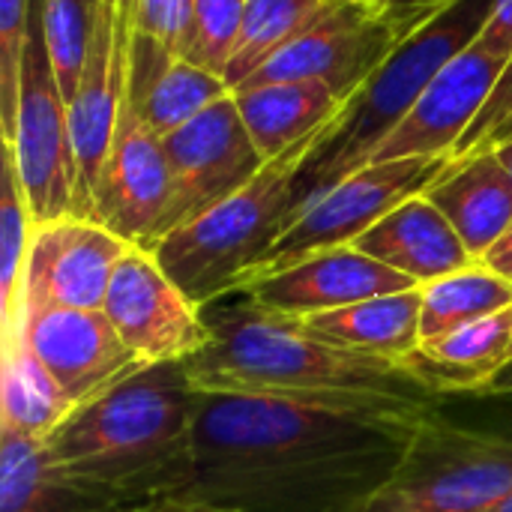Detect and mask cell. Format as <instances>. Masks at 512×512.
Instances as JSON below:
<instances>
[{
    "label": "cell",
    "mask_w": 512,
    "mask_h": 512,
    "mask_svg": "<svg viewBox=\"0 0 512 512\" xmlns=\"http://www.w3.org/2000/svg\"><path fill=\"white\" fill-rule=\"evenodd\" d=\"M102 312L147 363H186L210 345L204 306L162 270L150 249L132 246L114 267Z\"/></svg>",
    "instance_id": "obj_11"
},
{
    "label": "cell",
    "mask_w": 512,
    "mask_h": 512,
    "mask_svg": "<svg viewBox=\"0 0 512 512\" xmlns=\"http://www.w3.org/2000/svg\"><path fill=\"white\" fill-rule=\"evenodd\" d=\"M489 393H498V396H512V363L495 378V384L489 387Z\"/></svg>",
    "instance_id": "obj_37"
},
{
    "label": "cell",
    "mask_w": 512,
    "mask_h": 512,
    "mask_svg": "<svg viewBox=\"0 0 512 512\" xmlns=\"http://www.w3.org/2000/svg\"><path fill=\"white\" fill-rule=\"evenodd\" d=\"M420 342L444 336L471 321L498 315L512 306V282L492 273L486 264H471L438 282L420 288Z\"/></svg>",
    "instance_id": "obj_25"
},
{
    "label": "cell",
    "mask_w": 512,
    "mask_h": 512,
    "mask_svg": "<svg viewBox=\"0 0 512 512\" xmlns=\"http://www.w3.org/2000/svg\"><path fill=\"white\" fill-rule=\"evenodd\" d=\"M30 207L33 225L75 216V156L69 132V102L57 84L45 27L42 0H33L21 63V90L15 132L3 141Z\"/></svg>",
    "instance_id": "obj_9"
},
{
    "label": "cell",
    "mask_w": 512,
    "mask_h": 512,
    "mask_svg": "<svg viewBox=\"0 0 512 512\" xmlns=\"http://www.w3.org/2000/svg\"><path fill=\"white\" fill-rule=\"evenodd\" d=\"M243 9L246 0H195L177 57L210 75L225 78L240 39Z\"/></svg>",
    "instance_id": "obj_28"
},
{
    "label": "cell",
    "mask_w": 512,
    "mask_h": 512,
    "mask_svg": "<svg viewBox=\"0 0 512 512\" xmlns=\"http://www.w3.org/2000/svg\"><path fill=\"white\" fill-rule=\"evenodd\" d=\"M336 123L339 114L315 135L270 159L243 189L165 234L150 249L192 303L210 306L243 288L249 273L303 210L300 168Z\"/></svg>",
    "instance_id": "obj_4"
},
{
    "label": "cell",
    "mask_w": 512,
    "mask_h": 512,
    "mask_svg": "<svg viewBox=\"0 0 512 512\" xmlns=\"http://www.w3.org/2000/svg\"><path fill=\"white\" fill-rule=\"evenodd\" d=\"M435 405L198 393L180 495L246 512H357L396 471Z\"/></svg>",
    "instance_id": "obj_1"
},
{
    "label": "cell",
    "mask_w": 512,
    "mask_h": 512,
    "mask_svg": "<svg viewBox=\"0 0 512 512\" xmlns=\"http://www.w3.org/2000/svg\"><path fill=\"white\" fill-rule=\"evenodd\" d=\"M450 165L453 156H411L357 168L303 204L288 231L273 243L243 285L279 273L315 252L354 246L402 201L423 195Z\"/></svg>",
    "instance_id": "obj_8"
},
{
    "label": "cell",
    "mask_w": 512,
    "mask_h": 512,
    "mask_svg": "<svg viewBox=\"0 0 512 512\" xmlns=\"http://www.w3.org/2000/svg\"><path fill=\"white\" fill-rule=\"evenodd\" d=\"M105 512H246L231 504H219V501H207V498H195V495H162L153 501H141V504H129V507H114Z\"/></svg>",
    "instance_id": "obj_34"
},
{
    "label": "cell",
    "mask_w": 512,
    "mask_h": 512,
    "mask_svg": "<svg viewBox=\"0 0 512 512\" xmlns=\"http://www.w3.org/2000/svg\"><path fill=\"white\" fill-rule=\"evenodd\" d=\"M363 3H369L375 9H393L396 6V0H363Z\"/></svg>",
    "instance_id": "obj_40"
},
{
    "label": "cell",
    "mask_w": 512,
    "mask_h": 512,
    "mask_svg": "<svg viewBox=\"0 0 512 512\" xmlns=\"http://www.w3.org/2000/svg\"><path fill=\"white\" fill-rule=\"evenodd\" d=\"M33 216L24 201L15 162L3 147V177H0V327L3 333L15 324L18 288L33 240Z\"/></svg>",
    "instance_id": "obj_27"
},
{
    "label": "cell",
    "mask_w": 512,
    "mask_h": 512,
    "mask_svg": "<svg viewBox=\"0 0 512 512\" xmlns=\"http://www.w3.org/2000/svg\"><path fill=\"white\" fill-rule=\"evenodd\" d=\"M399 363L432 396L489 393L495 378L512 363V306L420 342Z\"/></svg>",
    "instance_id": "obj_19"
},
{
    "label": "cell",
    "mask_w": 512,
    "mask_h": 512,
    "mask_svg": "<svg viewBox=\"0 0 512 512\" xmlns=\"http://www.w3.org/2000/svg\"><path fill=\"white\" fill-rule=\"evenodd\" d=\"M510 495L512 435L450 426L432 414L357 512H486Z\"/></svg>",
    "instance_id": "obj_6"
},
{
    "label": "cell",
    "mask_w": 512,
    "mask_h": 512,
    "mask_svg": "<svg viewBox=\"0 0 512 512\" xmlns=\"http://www.w3.org/2000/svg\"><path fill=\"white\" fill-rule=\"evenodd\" d=\"M192 6L195 0H138L135 24L177 54L180 39L192 18Z\"/></svg>",
    "instance_id": "obj_31"
},
{
    "label": "cell",
    "mask_w": 512,
    "mask_h": 512,
    "mask_svg": "<svg viewBox=\"0 0 512 512\" xmlns=\"http://www.w3.org/2000/svg\"><path fill=\"white\" fill-rule=\"evenodd\" d=\"M512 141V114H507L483 141H480V147H498V144H507ZM480 147H474V150H480Z\"/></svg>",
    "instance_id": "obj_36"
},
{
    "label": "cell",
    "mask_w": 512,
    "mask_h": 512,
    "mask_svg": "<svg viewBox=\"0 0 512 512\" xmlns=\"http://www.w3.org/2000/svg\"><path fill=\"white\" fill-rule=\"evenodd\" d=\"M126 90L144 123L159 138L231 93L225 78L186 63L159 39L147 36L138 24L132 27L126 54Z\"/></svg>",
    "instance_id": "obj_17"
},
{
    "label": "cell",
    "mask_w": 512,
    "mask_h": 512,
    "mask_svg": "<svg viewBox=\"0 0 512 512\" xmlns=\"http://www.w3.org/2000/svg\"><path fill=\"white\" fill-rule=\"evenodd\" d=\"M162 147L171 171L162 237L243 189L267 165L240 117L234 93L168 132Z\"/></svg>",
    "instance_id": "obj_10"
},
{
    "label": "cell",
    "mask_w": 512,
    "mask_h": 512,
    "mask_svg": "<svg viewBox=\"0 0 512 512\" xmlns=\"http://www.w3.org/2000/svg\"><path fill=\"white\" fill-rule=\"evenodd\" d=\"M447 3L453 0L375 9L363 0H324L318 18L279 48L240 90L318 78L339 96L351 99L387 63V57Z\"/></svg>",
    "instance_id": "obj_7"
},
{
    "label": "cell",
    "mask_w": 512,
    "mask_h": 512,
    "mask_svg": "<svg viewBox=\"0 0 512 512\" xmlns=\"http://www.w3.org/2000/svg\"><path fill=\"white\" fill-rule=\"evenodd\" d=\"M507 63V57L489 54L477 42L468 45L432 78L408 114L384 135L366 165L411 156H453L492 99Z\"/></svg>",
    "instance_id": "obj_14"
},
{
    "label": "cell",
    "mask_w": 512,
    "mask_h": 512,
    "mask_svg": "<svg viewBox=\"0 0 512 512\" xmlns=\"http://www.w3.org/2000/svg\"><path fill=\"white\" fill-rule=\"evenodd\" d=\"M480 261L512 228V171L492 147L471 150L423 192Z\"/></svg>",
    "instance_id": "obj_20"
},
{
    "label": "cell",
    "mask_w": 512,
    "mask_h": 512,
    "mask_svg": "<svg viewBox=\"0 0 512 512\" xmlns=\"http://www.w3.org/2000/svg\"><path fill=\"white\" fill-rule=\"evenodd\" d=\"M492 150L498 153V159H501V162H504V165L512 171V141H507V144H498V147H492Z\"/></svg>",
    "instance_id": "obj_38"
},
{
    "label": "cell",
    "mask_w": 512,
    "mask_h": 512,
    "mask_svg": "<svg viewBox=\"0 0 512 512\" xmlns=\"http://www.w3.org/2000/svg\"><path fill=\"white\" fill-rule=\"evenodd\" d=\"M12 330H21L75 405L96 399L147 366L102 309H48L21 318Z\"/></svg>",
    "instance_id": "obj_15"
},
{
    "label": "cell",
    "mask_w": 512,
    "mask_h": 512,
    "mask_svg": "<svg viewBox=\"0 0 512 512\" xmlns=\"http://www.w3.org/2000/svg\"><path fill=\"white\" fill-rule=\"evenodd\" d=\"M480 264H486L492 273H498L507 282H512V228L480 258Z\"/></svg>",
    "instance_id": "obj_35"
},
{
    "label": "cell",
    "mask_w": 512,
    "mask_h": 512,
    "mask_svg": "<svg viewBox=\"0 0 512 512\" xmlns=\"http://www.w3.org/2000/svg\"><path fill=\"white\" fill-rule=\"evenodd\" d=\"M96 3L99 0H42L45 42H48L51 66H54V75L66 102H72L81 72H84Z\"/></svg>",
    "instance_id": "obj_29"
},
{
    "label": "cell",
    "mask_w": 512,
    "mask_h": 512,
    "mask_svg": "<svg viewBox=\"0 0 512 512\" xmlns=\"http://www.w3.org/2000/svg\"><path fill=\"white\" fill-rule=\"evenodd\" d=\"M354 249L408 276L420 288L477 264L450 219L426 195L402 201L393 213L372 225Z\"/></svg>",
    "instance_id": "obj_18"
},
{
    "label": "cell",
    "mask_w": 512,
    "mask_h": 512,
    "mask_svg": "<svg viewBox=\"0 0 512 512\" xmlns=\"http://www.w3.org/2000/svg\"><path fill=\"white\" fill-rule=\"evenodd\" d=\"M507 114H512V57L510 63H507V69H504V75H501V81H498V87H495V93H492V99L486 102V108L480 111V117L474 120V126H471L468 135L462 138V144L456 147L453 159H462V156H468L474 147H480V141H483Z\"/></svg>",
    "instance_id": "obj_32"
},
{
    "label": "cell",
    "mask_w": 512,
    "mask_h": 512,
    "mask_svg": "<svg viewBox=\"0 0 512 512\" xmlns=\"http://www.w3.org/2000/svg\"><path fill=\"white\" fill-rule=\"evenodd\" d=\"M129 249L126 240L93 219L69 216L36 225L21 273L15 324L48 309H102L111 273Z\"/></svg>",
    "instance_id": "obj_13"
},
{
    "label": "cell",
    "mask_w": 512,
    "mask_h": 512,
    "mask_svg": "<svg viewBox=\"0 0 512 512\" xmlns=\"http://www.w3.org/2000/svg\"><path fill=\"white\" fill-rule=\"evenodd\" d=\"M495 0H453L417 27L354 93L339 123L300 168L303 204L369 162L384 135L408 114L432 78L477 42Z\"/></svg>",
    "instance_id": "obj_5"
},
{
    "label": "cell",
    "mask_w": 512,
    "mask_h": 512,
    "mask_svg": "<svg viewBox=\"0 0 512 512\" xmlns=\"http://www.w3.org/2000/svg\"><path fill=\"white\" fill-rule=\"evenodd\" d=\"M486 512H512V495L510 498H504L501 504H495V507H489Z\"/></svg>",
    "instance_id": "obj_39"
},
{
    "label": "cell",
    "mask_w": 512,
    "mask_h": 512,
    "mask_svg": "<svg viewBox=\"0 0 512 512\" xmlns=\"http://www.w3.org/2000/svg\"><path fill=\"white\" fill-rule=\"evenodd\" d=\"M411 288L420 285L354 246H339L315 252L279 273L261 276L243 285L240 291L270 312L312 318L321 312L345 309L372 297H387Z\"/></svg>",
    "instance_id": "obj_16"
},
{
    "label": "cell",
    "mask_w": 512,
    "mask_h": 512,
    "mask_svg": "<svg viewBox=\"0 0 512 512\" xmlns=\"http://www.w3.org/2000/svg\"><path fill=\"white\" fill-rule=\"evenodd\" d=\"M195 414L186 363H153L78 405L45 456L54 477L99 510L180 495L192 477Z\"/></svg>",
    "instance_id": "obj_2"
},
{
    "label": "cell",
    "mask_w": 512,
    "mask_h": 512,
    "mask_svg": "<svg viewBox=\"0 0 512 512\" xmlns=\"http://www.w3.org/2000/svg\"><path fill=\"white\" fill-rule=\"evenodd\" d=\"M420 309L423 297L420 288L372 297L345 309L321 312L312 318H300L303 327L345 351L366 354V357H384V360H402L405 354L420 348Z\"/></svg>",
    "instance_id": "obj_22"
},
{
    "label": "cell",
    "mask_w": 512,
    "mask_h": 512,
    "mask_svg": "<svg viewBox=\"0 0 512 512\" xmlns=\"http://www.w3.org/2000/svg\"><path fill=\"white\" fill-rule=\"evenodd\" d=\"M78 405L33 354L21 330L3 333L0 366V426H12L33 441H48Z\"/></svg>",
    "instance_id": "obj_23"
},
{
    "label": "cell",
    "mask_w": 512,
    "mask_h": 512,
    "mask_svg": "<svg viewBox=\"0 0 512 512\" xmlns=\"http://www.w3.org/2000/svg\"><path fill=\"white\" fill-rule=\"evenodd\" d=\"M30 9L33 0H0V141H9L15 132Z\"/></svg>",
    "instance_id": "obj_30"
},
{
    "label": "cell",
    "mask_w": 512,
    "mask_h": 512,
    "mask_svg": "<svg viewBox=\"0 0 512 512\" xmlns=\"http://www.w3.org/2000/svg\"><path fill=\"white\" fill-rule=\"evenodd\" d=\"M105 512L63 486L45 456V444L12 426H0V512Z\"/></svg>",
    "instance_id": "obj_24"
},
{
    "label": "cell",
    "mask_w": 512,
    "mask_h": 512,
    "mask_svg": "<svg viewBox=\"0 0 512 512\" xmlns=\"http://www.w3.org/2000/svg\"><path fill=\"white\" fill-rule=\"evenodd\" d=\"M129 54V51H126ZM171 195V171L162 138L144 123L126 90V69L120 87L117 126L108 159L93 198V222L129 246L153 249L162 237V222Z\"/></svg>",
    "instance_id": "obj_12"
},
{
    "label": "cell",
    "mask_w": 512,
    "mask_h": 512,
    "mask_svg": "<svg viewBox=\"0 0 512 512\" xmlns=\"http://www.w3.org/2000/svg\"><path fill=\"white\" fill-rule=\"evenodd\" d=\"M324 0H246L240 39L225 72L228 90H240L279 48L300 36L321 12Z\"/></svg>",
    "instance_id": "obj_26"
},
{
    "label": "cell",
    "mask_w": 512,
    "mask_h": 512,
    "mask_svg": "<svg viewBox=\"0 0 512 512\" xmlns=\"http://www.w3.org/2000/svg\"><path fill=\"white\" fill-rule=\"evenodd\" d=\"M477 45L489 54L512 57V0H495L486 27L477 36Z\"/></svg>",
    "instance_id": "obj_33"
},
{
    "label": "cell",
    "mask_w": 512,
    "mask_h": 512,
    "mask_svg": "<svg viewBox=\"0 0 512 512\" xmlns=\"http://www.w3.org/2000/svg\"><path fill=\"white\" fill-rule=\"evenodd\" d=\"M234 99L255 147L270 162L291 150L297 141L324 129L336 114L348 108L354 96L345 99L327 81L306 78L237 90Z\"/></svg>",
    "instance_id": "obj_21"
},
{
    "label": "cell",
    "mask_w": 512,
    "mask_h": 512,
    "mask_svg": "<svg viewBox=\"0 0 512 512\" xmlns=\"http://www.w3.org/2000/svg\"><path fill=\"white\" fill-rule=\"evenodd\" d=\"M210 345L186 360L198 393L288 399H399L435 405L399 360L366 357L312 336L300 318L270 312L243 291L204 306Z\"/></svg>",
    "instance_id": "obj_3"
}]
</instances>
